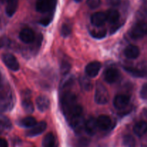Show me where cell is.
Returning <instances> with one entry per match:
<instances>
[{
    "mask_svg": "<svg viewBox=\"0 0 147 147\" xmlns=\"http://www.w3.org/2000/svg\"><path fill=\"white\" fill-rule=\"evenodd\" d=\"M77 104V97L74 93L71 92H66L62 96V111L65 115L67 114Z\"/></svg>",
    "mask_w": 147,
    "mask_h": 147,
    "instance_id": "cell-1",
    "label": "cell"
},
{
    "mask_svg": "<svg viewBox=\"0 0 147 147\" xmlns=\"http://www.w3.org/2000/svg\"><path fill=\"white\" fill-rule=\"evenodd\" d=\"M0 147H8V143L6 139L0 138Z\"/></svg>",
    "mask_w": 147,
    "mask_h": 147,
    "instance_id": "cell-34",
    "label": "cell"
},
{
    "mask_svg": "<svg viewBox=\"0 0 147 147\" xmlns=\"http://www.w3.org/2000/svg\"><path fill=\"white\" fill-rule=\"evenodd\" d=\"M124 54L127 58L136 59L140 55V50L137 46L134 45H129L125 49Z\"/></svg>",
    "mask_w": 147,
    "mask_h": 147,
    "instance_id": "cell-15",
    "label": "cell"
},
{
    "mask_svg": "<svg viewBox=\"0 0 147 147\" xmlns=\"http://www.w3.org/2000/svg\"><path fill=\"white\" fill-rule=\"evenodd\" d=\"M50 100L45 96H40L36 98V106L40 111L45 112L50 107Z\"/></svg>",
    "mask_w": 147,
    "mask_h": 147,
    "instance_id": "cell-14",
    "label": "cell"
},
{
    "mask_svg": "<svg viewBox=\"0 0 147 147\" xmlns=\"http://www.w3.org/2000/svg\"><path fill=\"white\" fill-rule=\"evenodd\" d=\"M109 3L112 6H118L120 4L121 0H109Z\"/></svg>",
    "mask_w": 147,
    "mask_h": 147,
    "instance_id": "cell-35",
    "label": "cell"
},
{
    "mask_svg": "<svg viewBox=\"0 0 147 147\" xmlns=\"http://www.w3.org/2000/svg\"><path fill=\"white\" fill-rule=\"evenodd\" d=\"M124 70L130 75L136 78H142L144 76H145V75H146V73L143 70H139V69L136 68V67H124Z\"/></svg>",
    "mask_w": 147,
    "mask_h": 147,
    "instance_id": "cell-23",
    "label": "cell"
},
{
    "mask_svg": "<svg viewBox=\"0 0 147 147\" xmlns=\"http://www.w3.org/2000/svg\"><path fill=\"white\" fill-rule=\"evenodd\" d=\"M47 129V123L45 121H41L37 123L35 126H33L30 130L27 131L26 136L28 137H34L36 136L41 134Z\"/></svg>",
    "mask_w": 147,
    "mask_h": 147,
    "instance_id": "cell-9",
    "label": "cell"
},
{
    "mask_svg": "<svg viewBox=\"0 0 147 147\" xmlns=\"http://www.w3.org/2000/svg\"><path fill=\"white\" fill-rule=\"evenodd\" d=\"M98 128V127L97 121L95 118L89 117L86 121H85L84 129L86 133L90 136H93L96 133Z\"/></svg>",
    "mask_w": 147,
    "mask_h": 147,
    "instance_id": "cell-11",
    "label": "cell"
},
{
    "mask_svg": "<svg viewBox=\"0 0 147 147\" xmlns=\"http://www.w3.org/2000/svg\"><path fill=\"white\" fill-rule=\"evenodd\" d=\"M19 0H7L6 6V14L8 17H12L17 9Z\"/></svg>",
    "mask_w": 147,
    "mask_h": 147,
    "instance_id": "cell-18",
    "label": "cell"
},
{
    "mask_svg": "<svg viewBox=\"0 0 147 147\" xmlns=\"http://www.w3.org/2000/svg\"><path fill=\"white\" fill-rule=\"evenodd\" d=\"M13 106V98L9 90L0 91V111H6Z\"/></svg>",
    "mask_w": 147,
    "mask_h": 147,
    "instance_id": "cell-3",
    "label": "cell"
},
{
    "mask_svg": "<svg viewBox=\"0 0 147 147\" xmlns=\"http://www.w3.org/2000/svg\"><path fill=\"white\" fill-rule=\"evenodd\" d=\"M36 124H37V121L35 118L32 116H27L25 118H23L18 123L19 126L23 128H32Z\"/></svg>",
    "mask_w": 147,
    "mask_h": 147,
    "instance_id": "cell-22",
    "label": "cell"
},
{
    "mask_svg": "<svg viewBox=\"0 0 147 147\" xmlns=\"http://www.w3.org/2000/svg\"><path fill=\"white\" fill-rule=\"evenodd\" d=\"M11 124L9 119L4 116L0 117V126L3 129H9L11 127Z\"/></svg>",
    "mask_w": 147,
    "mask_h": 147,
    "instance_id": "cell-30",
    "label": "cell"
},
{
    "mask_svg": "<svg viewBox=\"0 0 147 147\" xmlns=\"http://www.w3.org/2000/svg\"><path fill=\"white\" fill-rule=\"evenodd\" d=\"M123 144L126 147H135L136 140L131 135H126L123 138Z\"/></svg>",
    "mask_w": 147,
    "mask_h": 147,
    "instance_id": "cell-24",
    "label": "cell"
},
{
    "mask_svg": "<svg viewBox=\"0 0 147 147\" xmlns=\"http://www.w3.org/2000/svg\"><path fill=\"white\" fill-rule=\"evenodd\" d=\"M101 68V64L98 61H93L88 63L85 68L86 75L90 78H94L98 76Z\"/></svg>",
    "mask_w": 147,
    "mask_h": 147,
    "instance_id": "cell-7",
    "label": "cell"
},
{
    "mask_svg": "<svg viewBox=\"0 0 147 147\" xmlns=\"http://www.w3.org/2000/svg\"><path fill=\"white\" fill-rule=\"evenodd\" d=\"M72 32V28L71 26L69 25L68 24H63L61 27V30H60V33L61 35L64 37H67L71 34Z\"/></svg>",
    "mask_w": 147,
    "mask_h": 147,
    "instance_id": "cell-27",
    "label": "cell"
},
{
    "mask_svg": "<svg viewBox=\"0 0 147 147\" xmlns=\"http://www.w3.org/2000/svg\"><path fill=\"white\" fill-rule=\"evenodd\" d=\"M22 106L24 111L27 113H32L34 111V105L32 100H30V97L26 94V96H23L22 100Z\"/></svg>",
    "mask_w": 147,
    "mask_h": 147,
    "instance_id": "cell-20",
    "label": "cell"
},
{
    "mask_svg": "<svg viewBox=\"0 0 147 147\" xmlns=\"http://www.w3.org/2000/svg\"><path fill=\"white\" fill-rule=\"evenodd\" d=\"M147 34V22H139L136 23L130 31V36L133 39H141Z\"/></svg>",
    "mask_w": 147,
    "mask_h": 147,
    "instance_id": "cell-4",
    "label": "cell"
},
{
    "mask_svg": "<svg viewBox=\"0 0 147 147\" xmlns=\"http://www.w3.org/2000/svg\"><path fill=\"white\" fill-rule=\"evenodd\" d=\"M43 147H58V144L55 139V136L52 133L45 135L42 141Z\"/></svg>",
    "mask_w": 147,
    "mask_h": 147,
    "instance_id": "cell-19",
    "label": "cell"
},
{
    "mask_svg": "<svg viewBox=\"0 0 147 147\" xmlns=\"http://www.w3.org/2000/svg\"><path fill=\"white\" fill-rule=\"evenodd\" d=\"M133 131L138 136H142L147 133V123L146 121H139L134 126Z\"/></svg>",
    "mask_w": 147,
    "mask_h": 147,
    "instance_id": "cell-17",
    "label": "cell"
},
{
    "mask_svg": "<svg viewBox=\"0 0 147 147\" xmlns=\"http://www.w3.org/2000/svg\"><path fill=\"white\" fill-rule=\"evenodd\" d=\"M87 4L89 8L96 9L100 6V0H87Z\"/></svg>",
    "mask_w": 147,
    "mask_h": 147,
    "instance_id": "cell-31",
    "label": "cell"
},
{
    "mask_svg": "<svg viewBox=\"0 0 147 147\" xmlns=\"http://www.w3.org/2000/svg\"><path fill=\"white\" fill-rule=\"evenodd\" d=\"M98 127L102 130H108L111 126V119L106 115H101L97 119Z\"/></svg>",
    "mask_w": 147,
    "mask_h": 147,
    "instance_id": "cell-16",
    "label": "cell"
},
{
    "mask_svg": "<svg viewBox=\"0 0 147 147\" xmlns=\"http://www.w3.org/2000/svg\"><path fill=\"white\" fill-rule=\"evenodd\" d=\"M106 21L109 22L111 24H116L118 22L120 18V14L116 9H109L108 10L106 14Z\"/></svg>",
    "mask_w": 147,
    "mask_h": 147,
    "instance_id": "cell-21",
    "label": "cell"
},
{
    "mask_svg": "<svg viewBox=\"0 0 147 147\" xmlns=\"http://www.w3.org/2000/svg\"><path fill=\"white\" fill-rule=\"evenodd\" d=\"M1 1H2V2H4V1H7V0H0Z\"/></svg>",
    "mask_w": 147,
    "mask_h": 147,
    "instance_id": "cell-37",
    "label": "cell"
},
{
    "mask_svg": "<svg viewBox=\"0 0 147 147\" xmlns=\"http://www.w3.org/2000/svg\"><path fill=\"white\" fill-rule=\"evenodd\" d=\"M57 4V0H37L36 10L39 12L45 13L54 9Z\"/></svg>",
    "mask_w": 147,
    "mask_h": 147,
    "instance_id": "cell-5",
    "label": "cell"
},
{
    "mask_svg": "<svg viewBox=\"0 0 147 147\" xmlns=\"http://www.w3.org/2000/svg\"><path fill=\"white\" fill-rule=\"evenodd\" d=\"M107 34V32L105 29H100L99 30H93V31H90V35L93 37V38L96 39H103L106 36Z\"/></svg>",
    "mask_w": 147,
    "mask_h": 147,
    "instance_id": "cell-25",
    "label": "cell"
},
{
    "mask_svg": "<svg viewBox=\"0 0 147 147\" xmlns=\"http://www.w3.org/2000/svg\"><path fill=\"white\" fill-rule=\"evenodd\" d=\"M95 101L99 105H104L109 102V93L107 88L102 83H98L95 91Z\"/></svg>",
    "mask_w": 147,
    "mask_h": 147,
    "instance_id": "cell-2",
    "label": "cell"
},
{
    "mask_svg": "<svg viewBox=\"0 0 147 147\" xmlns=\"http://www.w3.org/2000/svg\"><path fill=\"white\" fill-rule=\"evenodd\" d=\"M70 64L67 61H63L60 65V72L63 75H67L70 70Z\"/></svg>",
    "mask_w": 147,
    "mask_h": 147,
    "instance_id": "cell-28",
    "label": "cell"
},
{
    "mask_svg": "<svg viewBox=\"0 0 147 147\" xmlns=\"http://www.w3.org/2000/svg\"><path fill=\"white\" fill-rule=\"evenodd\" d=\"M90 21H91L92 24L96 27H101L106 22V14L101 12V11H98V12L94 13L91 16Z\"/></svg>",
    "mask_w": 147,
    "mask_h": 147,
    "instance_id": "cell-13",
    "label": "cell"
},
{
    "mask_svg": "<svg viewBox=\"0 0 147 147\" xmlns=\"http://www.w3.org/2000/svg\"><path fill=\"white\" fill-rule=\"evenodd\" d=\"M74 81V78L71 76H67L63 80V83H61L62 88H65L68 86H70Z\"/></svg>",
    "mask_w": 147,
    "mask_h": 147,
    "instance_id": "cell-29",
    "label": "cell"
},
{
    "mask_svg": "<svg viewBox=\"0 0 147 147\" xmlns=\"http://www.w3.org/2000/svg\"><path fill=\"white\" fill-rule=\"evenodd\" d=\"M75 1H76V2H80V1H81L82 0H74Z\"/></svg>",
    "mask_w": 147,
    "mask_h": 147,
    "instance_id": "cell-36",
    "label": "cell"
},
{
    "mask_svg": "<svg viewBox=\"0 0 147 147\" xmlns=\"http://www.w3.org/2000/svg\"><path fill=\"white\" fill-rule=\"evenodd\" d=\"M34 32L30 28L23 29L20 32V39L25 44H30L34 42Z\"/></svg>",
    "mask_w": 147,
    "mask_h": 147,
    "instance_id": "cell-12",
    "label": "cell"
},
{
    "mask_svg": "<svg viewBox=\"0 0 147 147\" xmlns=\"http://www.w3.org/2000/svg\"><path fill=\"white\" fill-rule=\"evenodd\" d=\"M81 87L86 90H90L92 88V83L90 80H89L86 77H82L80 80Z\"/></svg>",
    "mask_w": 147,
    "mask_h": 147,
    "instance_id": "cell-26",
    "label": "cell"
},
{
    "mask_svg": "<svg viewBox=\"0 0 147 147\" xmlns=\"http://www.w3.org/2000/svg\"><path fill=\"white\" fill-rule=\"evenodd\" d=\"M141 97L142 98L144 99V100H147V83H145L142 87V90H141Z\"/></svg>",
    "mask_w": 147,
    "mask_h": 147,
    "instance_id": "cell-33",
    "label": "cell"
},
{
    "mask_svg": "<svg viewBox=\"0 0 147 147\" xmlns=\"http://www.w3.org/2000/svg\"><path fill=\"white\" fill-rule=\"evenodd\" d=\"M130 97L124 94L117 95L113 100V106L116 109H123L129 105Z\"/></svg>",
    "mask_w": 147,
    "mask_h": 147,
    "instance_id": "cell-8",
    "label": "cell"
},
{
    "mask_svg": "<svg viewBox=\"0 0 147 147\" xmlns=\"http://www.w3.org/2000/svg\"><path fill=\"white\" fill-rule=\"evenodd\" d=\"M119 76V70L115 67H109L104 73L105 80L109 83H113L117 81Z\"/></svg>",
    "mask_w": 147,
    "mask_h": 147,
    "instance_id": "cell-10",
    "label": "cell"
},
{
    "mask_svg": "<svg viewBox=\"0 0 147 147\" xmlns=\"http://www.w3.org/2000/svg\"><path fill=\"white\" fill-rule=\"evenodd\" d=\"M53 20V16H47L40 20V24L42 26H47L50 24Z\"/></svg>",
    "mask_w": 147,
    "mask_h": 147,
    "instance_id": "cell-32",
    "label": "cell"
},
{
    "mask_svg": "<svg viewBox=\"0 0 147 147\" xmlns=\"http://www.w3.org/2000/svg\"><path fill=\"white\" fill-rule=\"evenodd\" d=\"M3 63L6 66L13 71H17L20 69V64L17 58L10 53H5L1 57Z\"/></svg>",
    "mask_w": 147,
    "mask_h": 147,
    "instance_id": "cell-6",
    "label": "cell"
}]
</instances>
